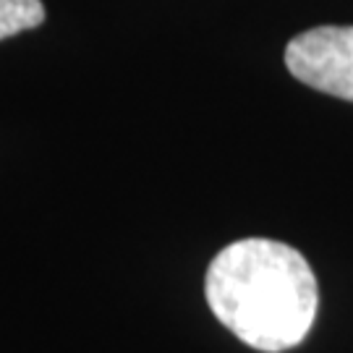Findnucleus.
I'll list each match as a JSON object with an SVG mask.
<instances>
[{"instance_id": "1", "label": "nucleus", "mask_w": 353, "mask_h": 353, "mask_svg": "<svg viewBox=\"0 0 353 353\" xmlns=\"http://www.w3.org/2000/svg\"><path fill=\"white\" fill-rule=\"evenodd\" d=\"M212 314L241 343L283 353L306 341L319 288L299 249L272 239H243L214 256L204 278Z\"/></svg>"}, {"instance_id": "2", "label": "nucleus", "mask_w": 353, "mask_h": 353, "mask_svg": "<svg viewBox=\"0 0 353 353\" xmlns=\"http://www.w3.org/2000/svg\"><path fill=\"white\" fill-rule=\"evenodd\" d=\"M285 68L301 84L353 102V26H316L285 48Z\"/></svg>"}, {"instance_id": "3", "label": "nucleus", "mask_w": 353, "mask_h": 353, "mask_svg": "<svg viewBox=\"0 0 353 353\" xmlns=\"http://www.w3.org/2000/svg\"><path fill=\"white\" fill-rule=\"evenodd\" d=\"M45 21L42 0H0V39L34 29Z\"/></svg>"}]
</instances>
